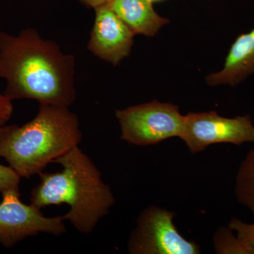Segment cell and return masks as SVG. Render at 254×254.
<instances>
[{
  "label": "cell",
  "instance_id": "6da1fadb",
  "mask_svg": "<svg viewBox=\"0 0 254 254\" xmlns=\"http://www.w3.org/2000/svg\"><path fill=\"white\" fill-rule=\"evenodd\" d=\"M74 76V57L34 28L17 36L0 32V78L6 80L4 94L11 100L68 108L76 100Z\"/></svg>",
  "mask_w": 254,
  "mask_h": 254
},
{
  "label": "cell",
  "instance_id": "7a4b0ae2",
  "mask_svg": "<svg viewBox=\"0 0 254 254\" xmlns=\"http://www.w3.org/2000/svg\"><path fill=\"white\" fill-rule=\"evenodd\" d=\"M53 163L60 164L63 170L38 175L39 184L31 190V204L41 209L66 203L70 210L63 215L64 220L81 233H91L115 204L111 189L78 145Z\"/></svg>",
  "mask_w": 254,
  "mask_h": 254
},
{
  "label": "cell",
  "instance_id": "3957f363",
  "mask_svg": "<svg viewBox=\"0 0 254 254\" xmlns=\"http://www.w3.org/2000/svg\"><path fill=\"white\" fill-rule=\"evenodd\" d=\"M81 139L76 114L66 107L40 104L36 116L22 126H0V158L21 178L29 179L78 146Z\"/></svg>",
  "mask_w": 254,
  "mask_h": 254
},
{
  "label": "cell",
  "instance_id": "277c9868",
  "mask_svg": "<svg viewBox=\"0 0 254 254\" xmlns=\"http://www.w3.org/2000/svg\"><path fill=\"white\" fill-rule=\"evenodd\" d=\"M115 115L121 127V139L141 146L180 138L185 123L178 106L157 100L116 110Z\"/></svg>",
  "mask_w": 254,
  "mask_h": 254
},
{
  "label": "cell",
  "instance_id": "5b68a950",
  "mask_svg": "<svg viewBox=\"0 0 254 254\" xmlns=\"http://www.w3.org/2000/svg\"><path fill=\"white\" fill-rule=\"evenodd\" d=\"M175 215L155 205L144 209L128 240L129 254H200L199 246L185 239L177 230L173 222Z\"/></svg>",
  "mask_w": 254,
  "mask_h": 254
},
{
  "label": "cell",
  "instance_id": "8992f818",
  "mask_svg": "<svg viewBox=\"0 0 254 254\" xmlns=\"http://www.w3.org/2000/svg\"><path fill=\"white\" fill-rule=\"evenodd\" d=\"M180 139L193 154L217 143L241 145L254 142V125L250 115L227 118L216 112L189 113Z\"/></svg>",
  "mask_w": 254,
  "mask_h": 254
},
{
  "label": "cell",
  "instance_id": "52a82bcc",
  "mask_svg": "<svg viewBox=\"0 0 254 254\" xmlns=\"http://www.w3.org/2000/svg\"><path fill=\"white\" fill-rule=\"evenodd\" d=\"M0 203V244L11 247L20 241L39 233L54 235L66 232L63 216L48 218L31 203L20 200L19 190L1 193Z\"/></svg>",
  "mask_w": 254,
  "mask_h": 254
},
{
  "label": "cell",
  "instance_id": "ba28073f",
  "mask_svg": "<svg viewBox=\"0 0 254 254\" xmlns=\"http://www.w3.org/2000/svg\"><path fill=\"white\" fill-rule=\"evenodd\" d=\"M94 10V24L88 49L100 59L116 66L131 53L135 33L109 5Z\"/></svg>",
  "mask_w": 254,
  "mask_h": 254
},
{
  "label": "cell",
  "instance_id": "9c48e42d",
  "mask_svg": "<svg viewBox=\"0 0 254 254\" xmlns=\"http://www.w3.org/2000/svg\"><path fill=\"white\" fill-rule=\"evenodd\" d=\"M254 73V28L237 37L229 50L223 67L205 78L210 86L235 87Z\"/></svg>",
  "mask_w": 254,
  "mask_h": 254
},
{
  "label": "cell",
  "instance_id": "30bf717a",
  "mask_svg": "<svg viewBox=\"0 0 254 254\" xmlns=\"http://www.w3.org/2000/svg\"><path fill=\"white\" fill-rule=\"evenodd\" d=\"M108 5L135 35L155 36L170 22L155 11L148 0H113Z\"/></svg>",
  "mask_w": 254,
  "mask_h": 254
},
{
  "label": "cell",
  "instance_id": "8fae6325",
  "mask_svg": "<svg viewBox=\"0 0 254 254\" xmlns=\"http://www.w3.org/2000/svg\"><path fill=\"white\" fill-rule=\"evenodd\" d=\"M237 201L254 215V148L241 163L235 188Z\"/></svg>",
  "mask_w": 254,
  "mask_h": 254
},
{
  "label": "cell",
  "instance_id": "7c38bea8",
  "mask_svg": "<svg viewBox=\"0 0 254 254\" xmlns=\"http://www.w3.org/2000/svg\"><path fill=\"white\" fill-rule=\"evenodd\" d=\"M215 252L219 254H252L244 242L229 227H220L213 237Z\"/></svg>",
  "mask_w": 254,
  "mask_h": 254
},
{
  "label": "cell",
  "instance_id": "4fadbf2b",
  "mask_svg": "<svg viewBox=\"0 0 254 254\" xmlns=\"http://www.w3.org/2000/svg\"><path fill=\"white\" fill-rule=\"evenodd\" d=\"M228 227L236 232L237 237L248 247L251 254H254V223H246L233 217L229 222Z\"/></svg>",
  "mask_w": 254,
  "mask_h": 254
},
{
  "label": "cell",
  "instance_id": "5bb4252c",
  "mask_svg": "<svg viewBox=\"0 0 254 254\" xmlns=\"http://www.w3.org/2000/svg\"><path fill=\"white\" fill-rule=\"evenodd\" d=\"M21 177L11 167L0 163V193L10 190H19Z\"/></svg>",
  "mask_w": 254,
  "mask_h": 254
},
{
  "label": "cell",
  "instance_id": "9a60e30c",
  "mask_svg": "<svg viewBox=\"0 0 254 254\" xmlns=\"http://www.w3.org/2000/svg\"><path fill=\"white\" fill-rule=\"evenodd\" d=\"M12 100L4 94H0V126L6 125V123L12 116Z\"/></svg>",
  "mask_w": 254,
  "mask_h": 254
},
{
  "label": "cell",
  "instance_id": "2e32d148",
  "mask_svg": "<svg viewBox=\"0 0 254 254\" xmlns=\"http://www.w3.org/2000/svg\"><path fill=\"white\" fill-rule=\"evenodd\" d=\"M77 1L88 7L95 9L98 6L110 4L113 0H77Z\"/></svg>",
  "mask_w": 254,
  "mask_h": 254
},
{
  "label": "cell",
  "instance_id": "e0dca14e",
  "mask_svg": "<svg viewBox=\"0 0 254 254\" xmlns=\"http://www.w3.org/2000/svg\"><path fill=\"white\" fill-rule=\"evenodd\" d=\"M148 1H150V2L153 3L155 2V1H161V0H148Z\"/></svg>",
  "mask_w": 254,
  "mask_h": 254
}]
</instances>
